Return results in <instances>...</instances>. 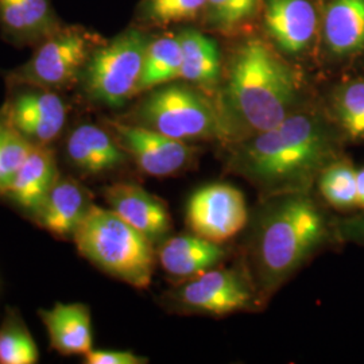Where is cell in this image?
<instances>
[{
  "mask_svg": "<svg viewBox=\"0 0 364 364\" xmlns=\"http://www.w3.org/2000/svg\"><path fill=\"white\" fill-rule=\"evenodd\" d=\"M356 185H358V208L364 210V166L356 171Z\"/></svg>",
  "mask_w": 364,
  "mask_h": 364,
  "instance_id": "obj_32",
  "label": "cell"
},
{
  "mask_svg": "<svg viewBox=\"0 0 364 364\" xmlns=\"http://www.w3.org/2000/svg\"><path fill=\"white\" fill-rule=\"evenodd\" d=\"M323 33L329 53L347 58L364 50V0H331Z\"/></svg>",
  "mask_w": 364,
  "mask_h": 364,
  "instance_id": "obj_19",
  "label": "cell"
},
{
  "mask_svg": "<svg viewBox=\"0 0 364 364\" xmlns=\"http://www.w3.org/2000/svg\"><path fill=\"white\" fill-rule=\"evenodd\" d=\"M55 156L48 144H36L4 193L14 203L33 213H38L55 182L60 180Z\"/></svg>",
  "mask_w": 364,
  "mask_h": 364,
  "instance_id": "obj_14",
  "label": "cell"
},
{
  "mask_svg": "<svg viewBox=\"0 0 364 364\" xmlns=\"http://www.w3.org/2000/svg\"><path fill=\"white\" fill-rule=\"evenodd\" d=\"M178 39L182 53L180 78L197 85L213 87L221 72L220 52L216 42L193 28L181 31Z\"/></svg>",
  "mask_w": 364,
  "mask_h": 364,
  "instance_id": "obj_21",
  "label": "cell"
},
{
  "mask_svg": "<svg viewBox=\"0 0 364 364\" xmlns=\"http://www.w3.org/2000/svg\"><path fill=\"white\" fill-rule=\"evenodd\" d=\"M161 266L173 277H196L218 266L225 257L220 243L198 235H178L165 240L156 252Z\"/></svg>",
  "mask_w": 364,
  "mask_h": 364,
  "instance_id": "obj_18",
  "label": "cell"
},
{
  "mask_svg": "<svg viewBox=\"0 0 364 364\" xmlns=\"http://www.w3.org/2000/svg\"><path fill=\"white\" fill-rule=\"evenodd\" d=\"M207 0H144L141 13L154 25L193 21L205 11Z\"/></svg>",
  "mask_w": 364,
  "mask_h": 364,
  "instance_id": "obj_27",
  "label": "cell"
},
{
  "mask_svg": "<svg viewBox=\"0 0 364 364\" xmlns=\"http://www.w3.org/2000/svg\"><path fill=\"white\" fill-rule=\"evenodd\" d=\"M182 53L178 36L150 41L144 54L139 92L151 91L181 77Z\"/></svg>",
  "mask_w": 364,
  "mask_h": 364,
  "instance_id": "obj_23",
  "label": "cell"
},
{
  "mask_svg": "<svg viewBox=\"0 0 364 364\" xmlns=\"http://www.w3.org/2000/svg\"><path fill=\"white\" fill-rule=\"evenodd\" d=\"M338 232L344 240L364 243V213L352 219L340 221Z\"/></svg>",
  "mask_w": 364,
  "mask_h": 364,
  "instance_id": "obj_31",
  "label": "cell"
},
{
  "mask_svg": "<svg viewBox=\"0 0 364 364\" xmlns=\"http://www.w3.org/2000/svg\"><path fill=\"white\" fill-rule=\"evenodd\" d=\"M336 127L312 114H290L270 130L254 134L232 159L236 171L274 195L306 192L341 153Z\"/></svg>",
  "mask_w": 364,
  "mask_h": 364,
  "instance_id": "obj_1",
  "label": "cell"
},
{
  "mask_svg": "<svg viewBox=\"0 0 364 364\" xmlns=\"http://www.w3.org/2000/svg\"><path fill=\"white\" fill-rule=\"evenodd\" d=\"M78 252L102 272L136 289L151 284L153 242L112 209L92 204L73 235Z\"/></svg>",
  "mask_w": 364,
  "mask_h": 364,
  "instance_id": "obj_4",
  "label": "cell"
},
{
  "mask_svg": "<svg viewBox=\"0 0 364 364\" xmlns=\"http://www.w3.org/2000/svg\"><path fill=\"white\" fill-rule=\"evenodd\" d=\"M205 15L208 23L216 30L230 34L237 30L230 0H207Z\"/></svg>",
  "mask_w": 364,
  "mask_h": 364,
  "instance_id": "obj_28",
  "label": "cell"
},
{
  "mask_svg": "<svg viewBox=\"0 0 364 364\" xmlns=\"http://www.w3.org/2000/svg\"><path fill=\"white\" fill-rule=\"evenodd\" d=\"M0 22L19 41H43L61 26L49 0H0Z\"/></svg>",
  "mask_w": 364,
  "mask_h": 364,
  "instance_id": "obj_20",
  "label": "cell"
},
{
  "mask_svg": "<svg viewBox=\"0 0 364 364\" xmlns=\"http://www.w3.org/2000/svg\"><path fill=\"white\" fill-rule=\"evenodd\" d=\"M50 346L61 355H87L93 350L90 308L84 304H55L39 311Z\"/></svg>",
  "mask_w": 364,
  "mask_h": 364,
  "instance_id": "obj_17",
  "label": "cell"
},
{
  "mask_svg": "<svg viewBox=\"0 0 364 364\" xmlns=\"http://www.w3.org/2000/svg\"><path fill=\"white\" fill-rule=\"evenodd\" d=\"M95 52V39L78 27L60 28L41 41L25 65L11 75V81L41 90H58L75 84Z\"/></svg>",
  "mask_w": 364,
  "mask_h": 364,
  "instance_id": "obj_7",
  "label": "cell"
},
{
  "mask_svg": "<svg viewBox=\"0 0 364 364\" xmlns=\"http://www.w3.org/2000/svg\"><path fill=\"white\" fill-rule=\"evenodd\" d=\"M243 193L230 183H209L197 189L186 204V223L192 232L223 243L240 232L247 223Z\"/></svg>",
  "mask_w": 364,
  "mask_h": 364,
  "instance_id": "obj_8",
  "label": "cell"
},
{
  "mask_svg": "<svg viewBox=\"0 0 364 364\" xmlns=\"http://www.w3.org/2000/svg\"><path fill=\"white\" fill-rule=\"evenodd\" d=\"M91 205L88 192L80 182L60 178L36 215V219L43 230L58 239L73 237L78 224Z\"/></svg>",
  "mask_w": 364,
  "mask_h": 364,
  "instance_id": "obj_15",
  "label": "cell"
},
{
  "mask_svg": "<svg viewBox=\"0 0 364 364\" xmlns=\"http://www.w3.org/2000/svg\"><path fill=\"white\" fill-rule=\"evenodd\" d=\"M66 154L75 168L87 174L117 169L127 159L114 135L93 124H81L70 132Z\"/></svg>",
  "mask_w": 364,
  "mask_h": 364,
  "instance_id": "obj_16",
  "label": "cell"
},
{
  "mask_svg": "<svg viewBox=\"0 0 364 364\" xmlns=\"http://www.w3.org/2000/svg\"><path fill=\"white\" fill-rule=\"evenodd\" d=\"M149 360L129 351L91 350L85 355L87 364H144Z\"/></svg>",
  "mask_w": 364,
  "mask_h": 364,
  "instance_id": "obj_29",
  "label": "cell"
},
{
  "mask_svg": "<svg viewBox=\"0 0 364 364\" xmlns=\"http://www.w3.org/2000/svg\"><path fill=\"white\" fill-rule=\"evenodd\" d=\"M38 347L18 314H9L0 326V364H36Z\"/></svg>",
  "mask_w": 364,
  "mask_h": 364,
  "instance_id": "obj_25",
  "label": "cell"
},
{
  "mask_svg": "<svg viewBox=\"0 0 364 364\" xmlns=\"http://www.w3.org/2000/svg\"><path fill=\"white\" fill-rule=\"evenodd\" d=\"M331 108L343 141L364 142V77L338 84L331 97Z\"/></svg>",
  "mask_w": 364,
  "mask_h": 364,
  "instance_id": "obj_22",
  "label": "cell"
},
{
  "mask_svg": "<svg viewBox=\"0 0 364 364\" xmlns=\"http://www.w3.org/2000/svg\"><path fill=\"white\" fill-rule=\"evenodd\" d=\"M111 131L124 153L151 177L173 176L181 171L195 156V149L191 144L142 124L112 122Z\"/></svg>",
  "mask_w": 364,
  "mask_h": 364,
  "instance_id": "obj_9",
  "label": "cell"
},
{
  "mask_svg": "<svg viewBox=\"0 0 364 364\" xmlns=\"http://www.w3.org/2000/svg\"><path fill=\"white\" fill-rule=\"evenodd\" d=\"M6 117L34 144L53 142L66 122V105L63 99L50 91L36 88L16 96Z\"/></svg>",
  "mask_w": 364,
  "mask_h": 364,
  "instance_id": "obj_12",
  "label": "cell"
},
{
  "mask_svg": "<svg viewBox=\"0 0 364 364\" xmlns=\"http://www.w3.org/2000/svg\"><path fill=\"white\" fill-rule=\"evenodd\" d=\"M228 102L248 130H270L291 114L299 87L293 70L259 38L245 41L235 52Z\"/></svg>",
  "mask_w": 364,
  "mask_h": 364,
  "instance_id": "obj_2",
  "label": "cell"
},
{
  "mask_svg": "<svg viewBox=\"0 0 364 364\" xmlns=\"http://www.w3.org/2000/svg\"><path fill=\"white\" fill-rule=\"evenodd\" d=\"M105 197L109 209L153 243L169 234L171 221L166 205L144 188L119 182L105 189Z\"/></svg>",
  "mask_w": 364,
  "mask_h": 364,
  "instance_id": "obj_13",
  "label": "cell"
},
{
  "mask_svg": "<svg viewBox=\"0 0 364 364\" xmlns=\"http://www.w3.org/2000/svg\"><path fill=\"white\" fill-rule=\"evenodd\" d=\"M149 42L142 31L129 30L95 49L82 73L92 100L120 107L138 93Z\"/></svg>",
  "mask_w": 364,
  "mask_h": 364,
  "instance_id": "obj_6",
  "label": "cell"
},
{
  "mask_svg": "<svg viewBox=\"0 0 364 364\" xmlns=\"http://www.w3.org/2000/svg\"><path fill=\"white\" fill-rule=\"evenodd\" d=\"M263 21L278 49L290 55L311 48L318 22L312 0H264Z\"/></svg>",
  "mask_w": 364,
  "mask_h": 364,
  "instance_id": "obj_11",
  "label": "cell"
},
{
  "mask_svg": "<svg viewBox=\"0 0 364 364\" xmlns=\"http://www.w3.org/2000/svg\"><path fill=\"white\" fill-rule=\"evenodd\" d=\"M176 299L189 311L224 316L248 308L254 293L237 272L209 269L182 287Z\"/></svg>",
  "mask_w": 364,
  "mask_h": 364,
  "instance_id": "obj_10",
  "label": "cell"
},
{
  "mask_svg": "<svg viewBox=\"0 0 364 364\" xmlns=\"http://www.w3.org/2000/svg\"><path fill=\"white\" fill-rule=\"evenodd\" d=\"M36 144L14 127L9 117H0V193L4 195Z\"/></svg>",
  "mask_w": 364,
  "mask_h": 364,
  "instance_id": "obj_26",
  "label": "cell"
},
{
  "mask_svg": "<svg viewBox=\"0 0 364 364\" xmlns=\"http://www.w3.org/2000/svg\"><path fill=\"white\" fill-rule=\"evenodd\" d=\"M356 171L351 161L344 156L321 170L317 177L318 191L331 207L338 210L358 208Z\"/></svg>",
  "mask_w": 364,
  "mask_h": 364,
  "instance_id": "obj_24",
  "label": "cell"
},
{
  "mask_svg": "<svg viewBox=\"0 0 364 364\" xmlns=\"http://www.w3.org/2000/svg\"><path fill=\"white\" fill-rule=\"evenodd\" d=\"M328 237L326 216L308 196L284 195L263 218L255 239L262 285L273 290L284 284Z\"/></svg>",
  "mask_w": 364,
  "mask_h": 364,
  "instance_id": "obj_3",
  "label": "cell"
},
{
  "mask_svg": "<svg viewBox=\"0 0 364 364\" xmlns=\"http://www.w3.org/2000/svg\"><path fill=\"white\" fill-rule=\"evenodd\" d=\"M236 27L254 19L259 11L260 0H230Z\"/></svg>",
  "mask_w": 364,
  "mask_h": 364,
  "instance_id": "obj_30",
  "label": "cell"
},
{
  "mask_svg": "<svg viewBox=\"0 0 364 364\" xmlns=\"http://www.w3.org/2000/svg\"><path fill=\"white\" fill-rule=\"evenodd\" d=\"M139 124L178 141L220 136L221 120L208 99L185 84L154 88L138 108Z\"/></svg>",
  "mask_w": 364,
  "mask_h": 364,
  "instance_id": "obj_5",
  "label": "cell"
}]
</instances>
